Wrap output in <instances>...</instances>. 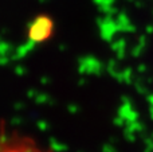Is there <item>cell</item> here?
<instances>
[{"instance_id": "cell-2", "label": "cell", "mask_w": 153, "mask_h": 152, "mask_svg": "<svg viewBox=\"0 0 153 152\" xmlns=\"http://www.w3.org/2000/svg\"><path fill=\"white\" fill-rule=\"evenodd\" d=\"M53 34V20L47 16H39L30 26L28 37L34 42H45Z\"/></svg>"}, {"instance_id": "cell-1", "label": "cell", "mask_w": 153, "mask_h": 152, "mask_svg": "<svg viewBox=\"0 0 153 152\" xmlns=\"http://www.w3.org/2000/svg\"><path fill=\"white\" fill-rule=\"evenodd\" d=\"M0 152H51L42 148L34 139L28 136L5 132L4 127L0 128Z\"/></svg>"}]
</instances>
